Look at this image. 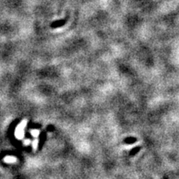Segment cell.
I'll list each match as a JSON object with an SVG mask.
<instances>
[{
  "mask_svg": "<svg viewBox=\"0 0 179 179\" xmlns=\"http://www.w3.org/2000/svg\"><path fill=\"white\" fill-rule=\"evenodd\" d=\"M28 123V120L27 119H24L23 120L20 124L18 125V127L16 128V130H15V136L18 139H22L23 138L24 136V128L27 125Z\"/></svg>",
  "mask_w": 179,
  "mask_h": 179,
  "instance_id": "1",
  "label": "cell"
},
{
  "mask_svg": "<svg viewBox=\"0 0 179 179\" xmlns=\"http://www.w3.org/2000/svg\"><path fill=\"white\" fill-rule=\"evenodd\" d=\"M4 162H5V163H16L17 158H15V157H12V156H7V157H5V158H4Z\"/></svg>",
  "mask_w": 179,
  "mask_h": 179,
  "instance_id": "2",
  "label": "cell"
},
{
  "mask_svg": "<svg viewBox=\"0 0 179 179\" xmlns=\"http://www.w3.org/2000/svg\"><path fill=\"white\" fill-rule=\"evenodd\" d=\"M139 142H136V143H132V144H129V145H126L124 148H125L126 149H130V148H133L136 147V146L139 145Z\"/></svg>",
  "mask_w": 179,
  "mask_h": 179,
  "instance_id": "3",
  "label": "cell"
},
{
  "mask_svg": "<svg viewBox=\"0 0 179 179\" xmlns=\"http://www.w3.org/2000/svg\"><path fill=\"white\" fill-rule=\"evenodd\" d=\"M31 133H32V135L34 136L35 138H37L38 135L40 134V131L39 130H37V129H35V130H32Z\"/></svg>",
  "mask_w": 179,
  "mask_h": 179,
  "instance_id": "4",
  "label": "cell"
},
{
  "mask_svg": "<svg viewBox=\"0 0 179 179\" xmlns=\"http://www.w3.org/2000/svg\"><path fill=\"white\" fill-rule=\"evenodd\" d=\"M37 144H38V139H37L34 140V142L32 143V147L34 149H37Z\"/></svg>",
  "mask_w": 179,
  "mask_h": 179,
  "instance_id": "5",
  "label": "cell"
},
{
  "mask_svg": "<svg viewBox=\"0 0 179 179\" xmlns=\"http://www.w3.org/2000/svg\"><path fill=\"white\" fill-rule=\"evenodd\" d=\"M29 143H30V140H25V141H24V144H25V145H28Z\"/></svg>",
  "mask_w": 179,
  "mask_h": 179,
  "instance_id": "6",
  "label": "cell"
}]
</instances>
